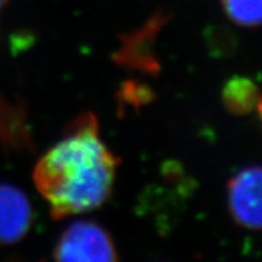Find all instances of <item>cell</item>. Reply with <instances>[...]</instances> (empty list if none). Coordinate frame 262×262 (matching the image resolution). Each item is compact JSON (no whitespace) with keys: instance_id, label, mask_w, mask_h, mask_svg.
<instances>
[{"instance_id":"cell-2","label":"cell","mask_w":262,"mask_h":262,"mask_svg":"<svg viewBox=\"0 0 262 262\" xmlns=\"http://www.w3.org/2000/svg\"><path fill=\"white\" fill-rule=\"evenodd\" d=\"M55 258L69 262L115 261L117 253L103 229L91 222H76L58 242Z\"/></svg>"},{"instance_id":"cell-1","label":"cell","mask_w":262,"mask_h":262,"mask_svg":"<svg viewBox=\"0 0 262 262\" xmlns=\"http://www.w3.org/2000/svg\"><path fill=\"white\" fill-rule=\"evenodd\" d=\"M117 162L102 139L93 115L83 117L62 141L39 159L36 189L55 218L86 213L111 193Z\"/></svg>"},{"instance_id":"cell-6","label":"cell","mask_w":262,"mask_h":262,"mask_svg":"<svg viewBox=\"0 0 262 262\" xmlns=\"http://www.w3.org/2000/svg\"><path fill=\"white\" fill-rule=\"evenodd\" d=\"M257 97V90L252 82L246 79H234L228 83L224 90V100L233 111H248L253 108Z\"/></svg>"},{"instance_id":"cell-3","label":"cell","mask_w":262,"mask_h":262,"mask_svg":"<svg viewBox=\"0 0 262 262\" xmlns=\"http://www.w3.org/2000/svg\"><path fill=\"white\" fill-rule=\"evenodd\" d=\"M261 169L242 170L229 185L230 213L242 228L259 230L261 228Z\"/></svg>"},{"instance_id":"cell-4","label":"cell","mask_w":262,"mask_h":262,"mask_svg":"<svg viewBox=\"0 0 262 262\" xmlns=\"http://www.w3.org/2000/svg\"><path fill=\"white\" fill-rule=\"evenodd\" d=\"M31 206L20 190L0 185V244H14L27 234Z\"/></svg>"},{"instance_id":"cell-5","label":"cell","mask_w":262,"mask_h":262,"mask_svg":"<svg viewBox=\"0 0 262 262\" xmlns=\"http://www.w3.org/2000/svg\"><path fill=\"white\" fill-rule=\"evenodd\" d=\"M231 20L244 27H257L261 21V0H221Z\"/></svg>"},{"instance_id":"cell-7","label":"cell","mask_w":262,"mask_h":262,"mask_svg":"<svg viewBox=\"0 0 262 262\" xmlns=\"http://www.w3.org/2000/svg\"><path fill=\"white\" fill-rule=\"evenodd\" d=\"M6 2H7V0H0V7H3Z\"/></svg>"}]
</instances>
